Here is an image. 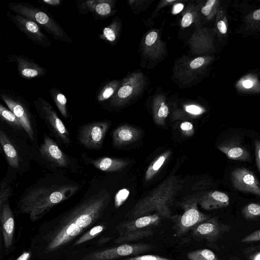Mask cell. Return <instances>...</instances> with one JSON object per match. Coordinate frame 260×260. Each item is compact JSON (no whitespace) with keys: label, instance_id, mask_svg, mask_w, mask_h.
Segmentation results:
<instances>
[{"label":"cell","instance_id":"1","mask_svg":"<svg viewBox=\"0 0 260 260\" xmlns=\"http://www.w3.org/2000/svg\"><path fill=\"white\" fill-rule=\"evenodd\" d=\"M110 199L109 193L101 189L54 219L36 240L42 252L53 253L69 244L102 217Z\"/></svg>","mask_w":260,"mask_h":260},{"label":"cell","instance_id":"2","mask_svg":"<svg viewBox=\"0 0 260 260\" xmlns=\"http://www.w3.org/2000/svg\"><path fill=\"white\" fill-rule=\"evenodd\" d=\"M75 182L35 184L20 197L18 208L20 213L27 214L36 221L41 218L54 206L71 198L81 188Z\"/></svg>","mask_w":260,"mask_h":260},{"label":"cell","instance_id":"3","mask_svg":"<svg viewBox=\"0 0 260 260\" xmlns=\"http://www.w3.org/2000/svg\"><path fill=\"white\" fill-rule=\"evenodd\" d=\"M184 182V180L178 176L172 175L169 176L136 203L126 215V220L154 213L161 218L171 219V207L175 197L183 188Z\"/></svg>","mask_w":260,"mask_h":260},{"label":"cell","instance_id":"4","mask_svg":"<svg viewBox=\"0 0 260 260\" xmlns=\"http://www.w3.org/2000/svg\"><path fill=\"white\" fill-rule=\"evenodd\" d=\"M8 9L14 13L31 20L49 34L56 41L73 43L71 37L57 23L50 13L27 3L11 2Z\"/></svg>","mask_w":260,"mask_h":260},{"label":"cell","instance_id":"5","mask_svg":"<svg viewBox=\"0 0 260 260\" xmlns=\"http://www.w3.org/2000/svg\"><path fill=\"white\" fill-rule=\"evenodd\" d=\"M161 219L158 214L154 213L125 220L116 228L118 236L114 242L126 243L151 237L154 233V229L160 224Z\"/></svg>","mask_w":260,"mask_h":260},{"label":"cell","instance_id":"6","mask_svg":"<svg viewBox=\"0 0 260 260\" xmlns=\"http://www.w3.org/2000/svg\"><path fill=\"white\" fill-rule=\"evenodd\" d=\"M198 198L193 197L183 201L181 206L183 213L172 217L174 222L173 229L177 237L185 235L199 223L210 218V216L204 214L198 209Z\"/></svg>","mask_w":260,"mask_h":260},{"label":"cell","instance_id":"7","mask_svg":"<svg viewBox=\"0 0 260 260\" xmlns=\"http://www.w3.org/2000/svg\"><path fill=\"white\" fill-rule=\"evenodd\" d=\"M40 117L55 138L65 146L71 144L70 133L49 102L41 96L33 102Z\"/></svg>","mask_w":260,"mask_h":260},{"label":"cell","instance_id":"8","mask_svg":"<svg viewBox=\"0 0 260 260\" xmlns=\"http://www.w3.org/2000/svg\"><path fill=\"white\" fill-rule=\"evenodd\" d=\"M0 96L18 119L29 139L34 141L35 130L32 117L27 102L20 95L9 89H2Z\"/></svg>","mask_w":260,"mask_h":260},{"label":"cell","instance_id":"9","mask_svg":"<svg viewBox=\"0 0 260 260\" xmlns=\"http://www.w3.org/2000/svg\"><path fill=\"white\" fill-rule=\"evenodd\" d=\"M146 243H124L112 248L92 252L85 255L83 260H114L122 257L137 256L153 248Z\"/></svg>","mask_w":260,"mask_h":260},{"label":"cell","instance_id":"10","mask_svg":"<svg viewBox=\"0 0 260 260\" xmlns=\"http://www.w3.org/2000/svg\"><path fill=\"white\" fill-rule=\"evenodd\" d=\"M109 124L104 121H93L83 125L78 129L77 137L80 143L90 150L102 147Z\"/></svg>","mask_w":260,"mask_h":260},{"label":"cell","instance_id":"11","mask_svg":"<svg viewBox=\"0 0 260 260\" xmlns=\"http://www.w3.org/2000/svg\"><path fill=\"white\" fill-rule=\"evenodd\" d=\"M39 151L42 156L55 167L74 170L76 160L70 157L50 137L44 135Z\"/></svg>","mask_w":260,"mask_h":260},{"label":"cell","instance_id":"12","mask_svg":"<svg viewBox=\"0 0 260 260\" xmlns=\"http://www.w3.org/2000/svg\"><path fill=\"white\" fill-rule=\"evenodd\" d=\"M231 228L230 225L221 222L216 217H213L196 225L190 231L192 237L196 240L215 243Z\"/></svg>","mask_w":260,"mask_h":260},{"label":"cell","instance_id":"13","mask_svg":"<svg viewBox=\"0 0 260 260\" xmlns=\"http://www.w3.org/2000/svg\"><path fill=\"white\" fill-rule=\"evenodd\" d=\"M6 15L22 32L34 43L43 47H49L52 42L36 22L20 15L8 11Z\"/></svg>","mask_w":260,"mask_h":260},{"label":"cell","instance_id":"14","mask_svg":"<svg viewBox=\"0 0 260 260\" xmlns=\"http://www.w3.org/2000/svg\"><path fill=\"white\" fill-rule=\"evenodd\" d=\"M230 178L236 189L260 197V183L254 174L245 168H239L231 173Z\"/></svg>","mask_w":260,"mask_h":260},{"label":"cell","instance_id":"15","mask_svg":"<svg viewBox=\"0 0 260 260\" xmlns=\"http://www.w3.org/2000/svg\"><path fill=\"white\" fill-rule=\"evenodd\" d=\"M7 60L16 64L19 75L24 79L41 77L47 72L46 68L22 54H9L7 57Z\"/></svg>","mask_w":260,"mask_h":260},{"label":"cell","instance_id":"16","mask_svg":"<svg viewBox=\"0 0 260 260\" xmlns=\"http://www.w3.org/2000/svg\"><path fill=\"white\" fill-rule=\"evenodd\" d=\"M1 232L4 247L8 252L13 246L15 230V221L9 200L0 207Z\"/></svg>","mask_w":260,"mask_h":260},{"label":"cell","instance_id":"17","mask_svg":"<svg viewBox=\"0 0 260 260\" xmlns=\"http://www.w3.org/2000/svg\"><path fill=\"white\" fill-rule=\"evenodd\" d=\"M217 148L230 159L245 161L250 159V154L246 148L235 137L222 142Z\"/></svg>","mask_w":260,"mask_h":260},{"label":"cell","instance_id":"18","mask_svg":"<svg viewBox=\"0 0 260 260\" xmlns=\"http://www.w3.org/2000/svg\"><path fill=\"white\" fill-rule=\"evenodd\" d=\"M198 203L206 210H213L229 206V197L224 192L212 190L208 191L197 198Z\"/></svg>","mask_w":260,"mask_h":260},{"label":"cell","instance_id":"19","mask_svg":"<svg viewBox=\"0 0 260 260\" xmlns=\"http://www.w3.org/2000/svg\"><path fill=\"white\" fill-rule=\"evenodd\" d=\"M140 131L137 128L128 125L117 127L113 132V144L116 147L125 146L137 141L140 137Z\"/></svg>","mask_w":260,"mask_h":260},{"label":"cell","instance_id":"20","mask_svg":"<svg viewBox=\"0 0 260 260\" xmlns=\"http://www.w3.org/2000/svg\"><path fill=\"white\" fill-rule=\"evenodd\" d=\"M88 161L97 169L105 172H114L121 170L126 167L128 164L126 160L109 157L90 159Z\"/></svg>","mask_w":260,"mask_h":260},{"label":"cell","instance_id":"21","mask_svg":"<svg viewBox=\"0 0 260 260\" xmlns=\"http://www.w3.org/2000/svg\"><path fill=\"white\" fill-rule=\"evenodd\" d=\"M0 144L7 161L12 168L17 169L20 165V158L17 149L6 134L0 131Z\"/></svg>","mask_w":260,"mask_h":260},{"label":"cell","instance_id":"22","mask_svg":"<svg viewBox=\"0 0 260 260\" xmlns=\"http://www.w3.org/2000/svg\"><path fill=\"white\" fill-rule=\"evenodd\" d=\"M171 151H166L157 157L149 166L145 174V180L149 181L152 179L159 171L168 158L170 157Z\"/></svg>","mask_w":260,"mask_h":260},{"label":"cell","instance_id":"23","mask_svg":"<svg viewBox=\"0 0 260 260\" xmlns=\"http://www.w3.org/2000/svg\"><path fill=\"white\" fill-rule=\"evenodd\" d=\"M49 92L60 113L64 118H68L66 96L59 89L55 87L51 88Z\"/></svg>","mask_w":260,"mask_h":260},{"label":"cell","instance_id":"24","mask_svg":"<svg viewBox=\"0 0 260 260\" xmlns=\"http://www.w3.org/2000/svg\"><path fill=\"white\" fill-rule=\"evenodd\" d=\"M1 119L7 123L9 126L16 130L23 129L18 119L15 115L8 108L2 104H0Z\"/></svg>","mask_w":260,"mask_h":260},{"label":"cell","instance_id":"25","mask_svg":"<svg viewBox=\"0 0 260 260\" xmlns=\"http://www.w3.org/2000/svg\"><path fill=\"white\" fill-rule=\"evenodd\" d=\"M189 260H219L217 256L208 249H200L187 253Z\"/></svg>","mask_w":260,"mask_h":260},{"label":"cell","instance_id":"26","mask_svg":"<svg viewBox=\"0 0 260 260\" xmlns=\"http://www.w3.org/2000/svg\"><path fill=\"white\" fill-rule=\"evenodd\" d=\"M106 228L104 224H99L93 226L89 230L76 240L73 244V246H77L82 244L90 240H91L98 236Z\"/></svg>","mask_w":260,"mask_h":260},{"label":"cell","instance_id":"27","mask_svg":"<svg viewBox=\"0 0 260 260\" xmlns=\"http://www.w3.org/2000/svg\"><path fill=\"white\" fill-rule=\"evenodd\" d=\"M111 12V7L106 1L95 0L91 13L95 17L108 16Z\"/></svg>","mask_w":260,"mask_h":260},{"label":"cell","instance_id":"28","mask_svg":"<svg viewBox=\"0 0 260 260\" xmlns=\"http://www.w3.org/2000/svg\"><path fill=\"white\" fill-rule=\"evenodd\" d=\"M243 217L246 220H254L260 217V203H252L246 205L242 209Z\"/></svg>","mask_w":260,"mask_h":260},{"label":"cell","instance_id":"29","mask_svg":"<svg viewBox=\"0 0 260 260\" xmlns=\"http://www.w3.org/2000/svg\"><path fill=\"white\" fill-rule=\"evenodd\" d=\"M169 113L168 106L165 102H162L155 113L154 118L156 123L160 125H164Z\"/></svg>","mask_w":260,"mask_h":260},{"label":"cell","instance_id":"30","mask_svg":"<svg viewBox=\"0 0 260 260\" xmlns=\"http://www.w3.org/2000/svg\"><path fill=\"white\" fill-rule=\"evenodd\" d=\"M13 189L3 180L1 182L0 187V207L9 201L12 194Z\"/></svg>","mask_w":260,"mask_h":260},{"label":"cell","instance_id":"31","mask_svg":"<svg viewBox=\"0 0 260 260\" xmlns=\"http://www.w3.org/2000/svg\"><path fill=\"white\" fill-rule=\"evenodd\" d=\"M113 84H107L99 92L96 97L98 102H102L110 98L114 92V87Z\"/></svg>","mask_w":260,"mask_h":260},{"label":"cell","instance_id":"32","mask_svg":"<svg viewBox=\"0 0 260 260\" xmlns=\"http://www.w3.org/2000/svg\"><path fill=\"white\" fill-rule=\"evenodd\" d=\"M129 194V191L127 188H123L119 190L115 196V207L117 208L122 205Z\"/></svg>","mask_w":260,"mask_h":260},{"label":"cell","instance_id":"33","mask_svg":"<svg viewBox=\"0 0 260 260\" xmlns=\"http://www.w3.org/2000/svg\"><path fill=\"white\" fill-rule=\"evenodd\" d=\"M244 253L247 260H260V245L248 247Z\"/></svg>","mask_w":260,"mask_h":260},{"label":"cell","instance_id":"34","mask_svg":"<svg viewBox=\"0 0 260 260\" xmlns=\"http://www.w3.org/2000/svg\"><path fill=\"white\" fill-rule=\"evenodd\" d=\"M122 260H173L157 255L145 254L137 255L123 259Z\"/></svg>","mask_w":260,"mask_h":260},{"label":"cell","instance_id":"35","mask_svg":"<svg viewBox=\"0 0 260 260\" xmlns=\"http://www.w3.org/2000/svg\"><path fill=\"white\" fill-rule=\"evenodd\" d=\"M180 128L182 133L185 136L190 137L194 134L193 125L189 121L182 122L180 125Z\"/></svg>","mask_w":260,"mask_h":260},{"label":"cell","instance_id":"36","mask_svg":"<svg viewBox=\"0 0 260 260\" xmlns=\"http://www.w3.org/2000/svg\"><path fill=\"white\" fill-rule=\"evenodd\" d=\"M99 37L111 42L114 41L116 39V34L112 27H105L103 30V34Z\"/></svg>","mask_w":260,"mask_h":260},{"label":"cell","instance_id":"37","mask_svg":"<svg viewBox=\"0 0 260 260\" xmlns=\"http://www.w3.org/2000/svg\"><path fill=\"white\" fill-rule=\"evenodd\" d=\"M260 241V230H256L243 238L241 242L243 243Z\"/></svg>","mask_w":260,"mask_h":260},{"label":"cell","instance_id":"38","mask_svg":"<svg viewBox=\"0 0 260 260\" xmlns=\"http://www.w3.org/2000/svg\"><path fill=\"white\" fill-rule=\"evenodd\" d=\"M185 111L187 113L194 116L201 115L205 111L202 108L194 105L186 106L185 107Z\"/></svg>","mask_w":260,"mask_h":260},{"label":"cell","instance_id":"39","mask_svg":"<svg viewBox=\"0 0 260 260\" xmlns=\"http://www.w3.org/2000/svg\"><path fill=\"white\" fill-rule=\"evenodd\" d=\"M133 91V88L128 85L123 86L119 88L117 95L121 99H124L128 96Z\"/></svg>","mask_w":260,"mask_h":260},{"label":"cell","instance_id":"40","mask_svg":"<svg viewBox=\"0 0 260 260\" xmlns=\"http://www.w3.org/2000/svg\"><path fill=\"white\" fill-rule=\"evenodd\" d=\"M254 148L256 166L260 174V140L254 141Z\"/></svg>","mask_w":260,"mask_h":260},{"label":"cell","instance_id":"41","mask_svg":"<svg viewBox=\"0 0 260 260\" xmlns=\"http://www.w3.org/2000/svg\"><path fill=\"white\" fill-rule=\"evenodd\" d=\"M157 34L155 31H151L149 33L146 37L145 43L147 46L153 45L156 41Z\"/></svg>","mask_w":260,"mask_h":260},{"label":"cell","instance_id":"42","mask_svg":"<svg viewBox=\"0 0 260 260\" xmlns=\"http://www.w3.org/2000/svg\"><path fill=\"white\" fill-rule=\"evenodd\" d=\"M192 22V16L190 13H186L183 16L181 21V25L183 27L189 26Z\"/></svg>","mask_w":260,"mask_h":260},{"label":"cell","instance_id":"43","mask_svg":"<svg viewBox=\"0 0 260 260\" xmlns=\"http://www.w3.org/2000/svg\"><path fill=\"white\" fill-rule=\"evenodd\" d=\"M215 2V0H209L207 1L206 6L202 9L201 12L204 15L208 16L210 14L212 7Z\"/></svg>","mask_w":260,"mask_h":260},{"label":"cell","instance_id":"44","mask_svg":"<svg viewBox=\"0 0 260 260\" xmlns=\"http://www.w3.org/2000/svg\"><path fill=\"white\" fill-rule=\"evenodd\" d=\"M204 61L205 59L204 58L199 57L191 61L189 66L192 69H196L202 66L204 64Z\"/></svg>","mask_w":260,"mask_h":260},{"label":"cell","instance_id":"45","mask_svg":"<svg viewBox=\"0 0 260 260\" xmlns=\"http://www.w3.org/2000/svg\"><path fill=\"white\" fill-rule=\"evenodd\" d=\"M43 5L50 6H58L61 5V1L60 0H42L38 1Z\"/></svg>","mask_w":260,"mask_h":260},{"label":"cell","instance_id":"46","mask_svg":"<svg viewBox=\"0 0 260 260\" xmlns=\"http://www.w3.org/2000/svg\"><path fill=\"white\" fill-rule=\"evenodd\" d=\"M184 5L182 4L179 3L176 4L173 7L172 13L173 14H177L180 13L183 9Z\"/></svg>","mask_w":260,"mask_h":260},{"label":"cell","instance_id":"47","mask_svg":"<svg viewBox=\"0 0 260 260\" xmlns=\"http://www.w3.org/2000/svg\"><path fill=\"white\" fill-rule=\"evenodd\" d=\"M31 257V253L29 251L23 252L16 260H29Z\"/></svg>","mask_w":260,"mask_h":260},{"label":"cell","instance_id":"48","mask_svg":"<svg viewBox=\"0 0 260 260\" xmlns=\"http://www.w3.org/2000/svg\"><path fill=\"white\" fill-rule=\"evenodd\" d=\"M217 28L221 34H225L226 32V27L223 21H219L218 22Z\"/></svg>","mask_w":260,"mask_h":260},{"label":"cell","instance_id":"49","mask_svg":"<svg viewBox=\"0 0 260 260\" xmlns=\"http://www.w3.org/2000/svg\"><path fill=\"white\" fill-rule=\"evenodd\" d=\"M252 82L249 80H245L243 82V86L246 88H250L252 86Z\"/></svg>","mask_w":260,"mask_h":260},{"label":"cell","instance_id":"50","mask_svg":"<svg viewBox=\"0 0 260 260\" xmlns=\"http://www.w3.org/2000/svg\"><path fill=\"white\" fill-rule=\"evenodd\" d=\"M253 18L256 20H260V9L254 11L253 14Z\"/></svg>","mask_w":260,"mask_h":260},{"label":"cell","instance_id":"51","mask_svg":"<svg viewBox=\"0 0 260 260\" xmlns=\"http://www.w3.org/2000/svg\"><path fill=\"white\" fill-rule=\"evenodd\" d=\"M173 1H174V0H171V1L167 0V2H173Z\"/></svg>","mask_w":260,"mask_h":260}]
</instances>
